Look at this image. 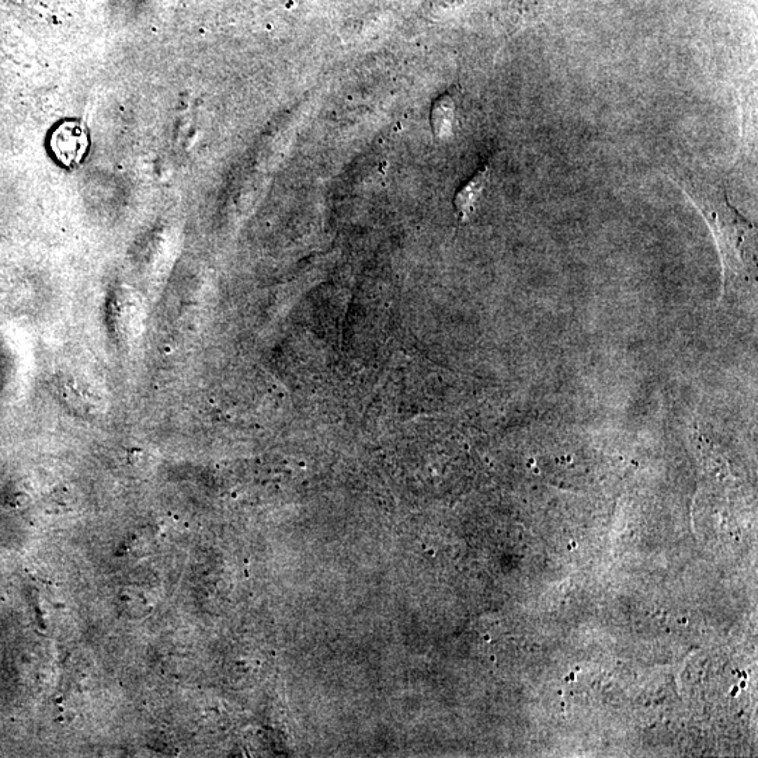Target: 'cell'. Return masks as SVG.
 I'll list each match as a JSON object with an SVG mask.
<instances>
[{
	"mask_svg": "<svg viewBox=\"0 0 758 758\" xmlns=\"http://www.w3.org/2000/svg\"><path fill=\"white\" fill-rule=\"evenodd\" d=\"M666 176L687 194L707 219L721 248L723 266L735 262L739 257V246L743 242L746 229H750L751 226L733 210L726 194L712 184H707L705 180L698 177L695 179L693 175H683L678 170H671Z\"/></svg>",
	"mask_w": 758,
	"mask_h": 758,
	"instance_id": "6da1fadb",
	"label": "cell"
},
{
	"mask_svg": "<svg viewBox=\"0 0 758 758\" xmlns=\"http://www.w3.org/2000/svg\"><path fill=\"white\" fill-rule=\"evenodd\" d=\"M490 166H482L478 172L472 176L467 184L455 196L454 204L455 210L460 215L461 221H465L468 217H471L474 212L476 203L481 198L483 190H485L486 184L489 182Z\"/></svg>",
	"mask_w": 758,
	"mask_h": 758,
	"instance_id": "7a4b0ae2",
	"label": "cell"
},
{
	"mask_svg": "<svg viewBox=\"0 0 758 758\" xmlns=\"http://www.w3.org/2000/svg\"><path fill=\"white\" fill-rule=\"evenodd\" d=\"M452 116H454V102H452L451 97H443L436 107V127L438 130L450 128Z\"/></svg>",
	"mask_w": 758,
	"mask_h": 758,
	"instance_id": "3957f363",
	"label": "cell"
}]
</instances>
